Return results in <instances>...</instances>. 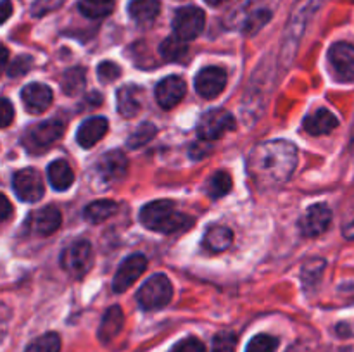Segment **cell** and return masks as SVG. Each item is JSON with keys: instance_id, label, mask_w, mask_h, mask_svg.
I'll return each instance as SVG.
<instances>
[{"instance_id": "1", "label": "cell", "mask_w": 354, "mask_h": 352, "mask_svg": "<svg viewBox=\"0 0 354 352\" xmlns=\"http://www.w3.org/2000/svg\"><path fill=\"white\" fill-rule=\"evenodd\" d=\"M297 166L296 145L287 140H270L256 145L248 159L249 175L259 186H277L292 176Z\"/></svg>"}, {"instance_id": "2", "label": "cell", "mask_w": 354, "mask_h": 352, "mask_svg": "<svg viewBox=\"0 0 354 352\" xmlns=\"http://www.w3.org/2000/svg\"><path fill=\"white\" fill-rule=\"evenodd\" d=\"M140 223L145 228L159 233H176L189 230L194 219L180 213L171 200H154L140 209Z\"/></svg>"}, {"instance_id": "3", "label": "cell", "mask_w": 354, "mask_h": 352, "mask_svg": "<svg viewBox=\"0 0 354 352\" xmlns=\"http://www.w3.org/2000/svg\"><path fill=\"white\" fill-rule=\"evenodd\" d=\"M173 297L171 282L166 275L158 273L151 276L137 292V302L144 311H156L168 306Z\"/></svg>"}, {"instance_id": "4", "label": "cell", "mask_w": 354, "mask_h": 352, "mask_svg": "<svg viewBox=\"0 0 354 352\" xmlns=\"http://www.w3.org/2000/svg\"><path fill=\"white\" fill-rule=\"evenodd\" d=\"M93 264L92 245L86 240H78L68 245L61 254V266L73 278H83Z\"/></svg>"}, {"instance_id": "5", "label": "cell", "mask_w": 354, "mask_h": 352, "mask_svg": "<svg viewBox=\"0 0 354 352\" xmlns=\"http://www.w3.org/2000/svg\"><path fill=\"white\" fill-rule=\"evenodd\" d=\"M204 24H206V14L196 6L182 7V9L176 10L175 17H173L175 37H178L183 41H190L199 37L204 30Z\"/></svg>"}, {"instance_id": "6", "label": "cell", "mask_w": 354, "mask_h": 352, "mask_svg": "<svg viewBox=\"0 0 354 352\" xmlns=\"http://www.w3.org/2000/svg\"><path fill=\"white\" fill-rule=\"evenodd\" d=\"M235 119L228 110L225 109H211L204 113L197 121V135L203 140L213 141L223 137L227 131L234 130Z\"/></svg>"}, {"instance_id": "7", "label": "cell", "mask_w": 354, "mask_h": 352, "mask_svg": "<svg viewBox=\"0 0 354 352\" xmlns=\"http://www.w3.org/2000/svg\"><path fill=\"white\" fill-rule=\"evenodd\" d=\"M14 192L23 202H38L44 197V182L35 169H21L12 178Z\"/></svg>"}, {"instance_id": "8", "label": "cell", "mask_w": 354, "mask_h": 352, "mask_svg": "<svg viewBox=\"0 0 354 352\" xmlns=\"http://www.w3.org/2000/svg\"><path fill=\"white\" fill-rule=\"evenodd\" d=\"M147 268V257L144 254H131L121 262V266L118 268L116 275L113 278V290L116 293L124 292V290L130 289L138 278H140L142 273Z\"/></svg>"}, {"instance_id": "9", "label": "cell", "mask_w": 354, "mask_h": 352, "mask_svg": "<svg viewBox=\"0 0 354 352\" xmlns=\"http://www.w3.org/2000/svg\"><path fill=\"white\" fill-rule=\"evenodd\" d=\"M332 223V211L325 204H313L299 219V230L304 237L313 238L325 233Z\"/></svg>"}, {"instance_id": "10", "label": "cell", "mask_w": 354, "mask_h": 352, "mask_svg": "<svg viewBox=\"0 0 354 352\" xmlns=\"http://www.w3.org/2000/svg\"><path fill=\"white\" fill-rule=\"evenodd\" d=\"M64 133V124L59 119H47L30 128L24 137V144L30 148H45L57 141Z\"/></svg>"}, {"instance_id": "11", "label": "cell", "mask_w": 354, "mask_h": 352, "mask_svg": "<svg viewBox=\"0 0 354 352\" xmlns=\"http://www.w3.org/2000/svg\"><path fill=\"white\" fill-rule=\"evenodd\" d=\"M328 61L341 81H354V45L337 41L328 50Z\"/></svg>"}, {"instance_id": "12", "label": "cell", "mask_w": 354, "mask_h": 352, "mask_svg": "<svg viewBox=\"0 0 354 352\" xmlns=\"http://www.w3.org/2000/svg\"><path fill=\"white\" fill-rule=\"evenodd\" d=\"M227 71L218 66H209L197 72L196 92L203 99H216L227 86Z\"/></svg>"}, {"instance_id": "13", "label": "cell", "mask_w": 354, "mask_h": 352, "mask_svg": "<svg viewBox=\"0 0 354 352\" xmlns=\"http://www.w3.org/2000/svg\"><path fill=\"white\" fill-rule=\"evenodd\" d=\"M324 3L325 0H297V3L292 9V14H290L289 26H287L289 37L286 38V43H290V40H299V37L303 35L310 17L313 16Z\"/></svg>"}, {"instance_id": "14", "label": "cell", "mask_w": 354, "mask_h": 352, "mask_svg": "<svg viewBox=\"0 0 354 352\" xmlns=\"http://www.w3.org/2000/svg\"><path fill=\"white\" fill-rule=\"evenodd\" d=\"M187 85L180 76H166L156 86V100L162 109H173L183 100Z\"/></svg>"}, {"instance_id": "15", "label": "cell", "mask_w": 354, "mask_h": 352, "mask_svg": "<svg viewBox=\"0 0 354 352\" xmlns=\"http://www.w3.org/2000/svg\"><path fill=\"white\" fill-rule=\"evenodd\" d=\"M61 223V211L54 206H47L31 214L30 219H28V228L33 233L40 235V237H48V235L55 233L59 230Z\"/></svg>"}, {"instance_id": "16", "label": "cell", "mask_w": 354, "mask_h": 352, "mask_svg": "<svg viewBox=\"0 0 354 352\" xmlns=\"http://www.w3.org/2000/svg\"><path fill=\"white\" fill-rule=\"evenodd\" d=\"M128 171V159L121 150H111L100 155L97 162V173L104 182H118Z\"/></svg>"}, {"instance_id": "17", "label": "cell", "mask_w": 354, "mask_h": 352, "mask_svg": "<svg viewBox=\"0 0 354 352\" xmlns=\"http://www.w3.org/2000/svg\"><path fill=\"white\" fill-rule=\"evenodd\" d=\"M21 99H23V104L28 113L41 114L50 107L52 100H54V93H52V90L47 85L30 83L21 92Z\"/></svg>"}, {"instance_id": "18", "label": "cell", "mask_w": 354, "mask_h": 352, "mask_svg": "<svg viewBox=\"0 0 354 352\" xmlns=\"http://www.w3.org/2000/svg\"><path fill=\"white\" fill-rule=\"evenodd\" d=\"M107 128H109V123H107L106 117H88L86 121H83L82 126L76 131V141L83 148L93 147V145L102 140L104 135L107 133Z\"/></svg>"}, {"instance_id": "19", "label": "cell", "mask_w": 354, "mask_h": 352, "mask_svg": "<svg viewBox=\"0 0 354 352\" xmlns=\"http://www.w3.org/2000/svg\"><path fill=\"white\" fill-rule=\"evenodd\" d=\"M303 126L306 133L313 135V137H320V135H327L334 131L339 126V119L330 110L320 107V109H317L304 119Z\"/></svg>"}, {"instance_id": "20", "label": "cell", "mask_w": 354, "mask_h": 352, "mask_svg": "<svg viewBox=\"0 0 354 352\" xmlns=\"http://www.w3.org/2000/svg\"><path fill=\"white\" fill-rule=\"evenodd\" d=\"M118 113L123 117H135L142 107V90L133 85H124L118 90Z\"/></svg>"}, {"instance_id": "21", "label": "cell", "mask_w": 354, "mask_h": 352, "mask_svg": "<svg viewBox=\"0 0 354 352\" xmlns=\"http://www.w3.org/2000/svg\"><path fill=\"white\" fill-rule=\"evenodd\" d=\"M124 324V316L123 311L120 306H113L106 311L102 321H100L99 326V340L102 344H109L114 338L120 335V331L123 330Z\"/></svg>"}, {"instance_id": "22", "label": "cell", "mask_w": 354, "mask_h": 352, "mask_svg": "<svg viewBox=\"0 0 354 352\" xmlns=\"http://www.w3.org/2000/svg\"><path fill=\"white\" fill-rule=\"evenodd\" d=\"M234 242V231L227 226H221V224H213L206 230L204 235L203 245L206 251L213 252V254H220L225 252Z\"/></svg>"}, {"instance_id": "23", "label": "cell", "mask_w": 354, "mask_h": 352, "mask_svg": "<svg viewBox=\"0 0 354 352\" xmlns=\"http://www.w3.org/2000/svg\"><path fill=\"white\" fill-rule=\"evenodd\" d=\"M161 12V3L159 0H131L128 3V14L135 23L142 24H151L154 23L156 17Z\"/></svg>"}, {"instance_id": "24", "label": "cell", "mask_w": 354, "mask_h": 352, "mask_svg": "<svg viewBox=\"0 0 354 352\" xmlns=\"http://www.w3.org/2000/svg\"><path fill=\"white\" fill-rule=\"evenodd\" d=\"M47 176L50 185L54 186V190L57 192H64L75 182V173H73L71 166L68 164V161L64 159H57V161L50 162L47 168Z\"/></svg>"}, {"instance_id": "25", "label": "cell", "mask_w": 354, "mask_h": 352, "mask_svg": "<svg viewBox=\"0 0 354 352\" xmlns=\"http://www.w3.org/2000/svg\"><path fill=\"white\" fill-rule=\"evenodd\" d=\"M118 213V204L114 200H95L90 202L83 211V216L88 223L99 224L109 219L111 216Z\"/></svg>"}, {"instance_id": "26", "label": "cell", "mask_w": 354, "mask_h": 352, "mask_svg": "<svg viewBox=\"0 0 354 352\" xmlns=\"http://www.w3.org/2000/svg\"><path fill=\"white\" fill-rule=\"evenodd\" d=\"M187 54H189L187 41L180 40V38L175 37V35L166 38V40L161 41V45H159V55H161L165 61H169V62L183 61V59L187 57Z\"/></svg>"}, {"instance_id": "27", "label": "cell", "mask_w": 354, "mask_h": 352, "mask_svg": "<svg viewBox=\"0 0 354 352\" xmlns=\"http://www.w3.org/2000/svg\"><path fill=\"white\" fill-rule=\"evenodd\" d=\"M114 3V0H82L78 9L88 19H102L113 12Z\"/></svg>"}, {"instance_id": "28", "label": "cell", "mask_w": 354, "mask_h": 352, "mask_svg": "<svg viewBox=\"0 0 354 352\" xmlns=\"http://www.w3.org/2000/svg\"><path fill=\"white\" fill-rule=\"evenodd\" d=\"M86 71L83 68H73L64 72L61 79V88L66 95H78L85 88Z\"/></svg>"}, {"instance_id": "29", "label": "cell", "mask_w": 354, "mask_h": 352, "mask_svg": "<svg viewBox=\"0 0 354 352\" xmlns=\"http://www.w3.org/2000/svg\"><path fill=\"white\" fill-rule=\"evenodd\" d=\"M232 190V178L227 171H216L207 182V193L211 199L225 197Z\"/></svg>"}, {"instance_id": "30", "label": "cell", "mask_w": 354, "mask_h": 352, "mask_svg": "<svg viewBox=\"0 0 354 352\" xmlns=\"http://www.w3.org/2000/svg\"><path fill=\"white\" fill-rule=\"evenodd\" d=\"M24 352H61V337L57 333H45L31 342Z\"/></svg>"}, {"instance_id": "31", "label": "cell", "mask_w": 354, "mask_h": 352, "mask_svg": "<svg viewBox=\"0 0 354 352\" xmlns=\"http://www.w3.org/2000/svg\"><path fill=\"white\" fill-rule=\"evenodd\" d=\"M156 133H158V130H156V126L152 123H142L140 126L137 128V130L133 131V135H131L130 138H128V147L130 148H138L142 147V145L149 144V141L152 140V138L156 137Z\"/></svg>"}, {"instance_id": "32", "label": "cell", "mask_w": 354, "mask_h": 352, "mask_svg": "<svg viewBox=\"0 0 354 352\" xmlns=\"http://www.w3.org/2000/svg\"><path fill=\"white\" fill-rule=\"evenodd\" d=\"M277 347H279V338L272 337V335L259 333L251 338L245 352H275Z\"/></svg>"}, {"instance_id": "33", "label": "cell", "mask_w": 354, "mask_h": 352, "mask_svg": "<svg viewBox=\"0 0 354 352\" xmlns=\"http://www.w3.org/2000/svg\"><path fill=\"white\" fill-rule=\"evenodd\" d=\"M324 269H325L324 259H313V261L306 262L303 268V275H301L304 285L306 286L315 285V283L322 278V275H324Z\"/></svg>"}, {"instance_id": "34", "label": "cell", "mask_w": 354, "mask_h": 352, "mask_svg": "<svg viewBox=\"0 0 354 352\" xmlns=\"http://www.w3.org/2000/svg\"><path fill=\"white\" fill-rule=\"evenodd\" d=\"M270 16H272V14H270V10H265V9L254 10V12H251L244 19L242 30H244V33H248V35H254L259 28L265 26V23L270 19Z\"/></svg>"}, {"instance_id": "35", "label": "cell", "mask_w": 354, "mask_h": 352, "mask_svg": "<svg viewBox=\"0 0 354 352\" xmlns=\"http://www.w3.org/2000/svg\"><path fill=\"white\" fill-rule=\"evenodd\" d=\"M237 335L232 331H221L213 338V352H235Z\"/></svg>"}, {"instance_id": "36", "label": "cell", "mask_w": 354, "mask_h": 352, "mask_svg": "<svg viewBox=\"0 0 354 352\" xmlns=\"http://www.w3.org/2000/svg\"><path fill=\"white\" fill-rule=\"evenodd\" d=\"M97 75H99L100 81L104 83H109L114 81V79L120 78L121 75V69L116 62H111V61H102L97 68Z\"/></svg>"}, {"instance_id": "37", "label": "cell", "mask_w": 354, "mask_h": 352, "mask_svg": "<svg viewBox=\"0 0 354 352\" xmlns=\"http://www.w3.org/2000/svg\"><path fill=\"white\" fill-rule=\"evenodd\" d=\"M169 352H206V347L197 337H187L180 340Z\"/></svg>"}, {"instance_id": "38", "label": "cell", "mask_w": 354, "mask_h": 352, "mask_svg": "<svg viewBox=\"0 0 354 352\" xmlns=\"http://www.w3.org/2000/svg\"><path fill=\"white\" fill-rule=\"evenodd\" d=\"M31 64H33V59L30 55H19L12 64L9 66V76L16 78V76H23L30 71Z\"/></svg>"}, {"instance_id": "39", "label": "cell", "mask_w": 354, "mask_h": 352, "mask_svg": "<svg viewBox=\"0 0 354 352\" xmlns=\"http://www.w3.org/2000/svg\"><path fill=\"white\" fill-rule=\"evenodd\" d=\"M14 119V107L7 99L0 97V128H6L12 123Z\"/></svg>"}, {"instance_id": "40", "label": "cell", "mask_w": 354, "mask_h": 352, "mask_svg": "<svg viewBox=\"0 0 354 352\" xmlns=\"http://www.w3.org/2000/svg\"><path fill=\"white\" fill-rule=\"evenodd\" d=\"M12 214V206L3 193H0V221H6Z\"/></svg>"}, {"instance_id": "41", "label": "cell", "mask_w": 354, "mask_h": 352, "mask_svg": "<svg viewBox=\"0 0 354 352\" xmlns=\"http://www.w3.org/2000/svg\"><path fill=\"white\" fill-rule=\"evenodd\" d=\"M342 235L349 240H354V213L348 214L344 224H342Z\"/></svg>"}, {"instance_id": "42", "label": "cell", "mask_w": 354, "mask_h": 352, "mask_svg": "<svg viewBox=\"0 0 354 352\" xmlns=\"http://www.w3.org/2000/svg\"><path fill=\"white\" fill-rule=\"evenodd\" d=\"M12 14V3L10 0H0V24L6 23Z\"/></svg>"}, {"instance_id": "43", "label": "cell", "mask_w": 354, "mask_h": 352, "mask_svg": "<svg viewBox=\"0 0 354 352\" xmlns=\"http://www.w3.org/2000/svg\"><path fill=\"white\" fill-rule=\"evenodd\" d=\"M7 61H9V50H7L3 45H0V75H2L3 69H6Z\"/></svg>"}, {"instance_id": "44", "label": "cell", "mask_w": 354, "mask_h": 352, "mask_svg": "<svg viewBox=\"0 0 354 352\" xmlns=\"http://www.w3.org/2000/svg\"><path fill=\"white\" fill-rule=\"evenodd\" d=\"M206 2H207V3H209V6L216 7V6H221V3L228 2V0H206Z\"/></svg>"}]
</instances>
